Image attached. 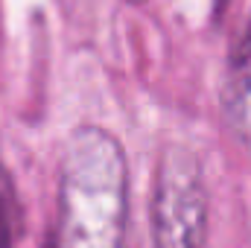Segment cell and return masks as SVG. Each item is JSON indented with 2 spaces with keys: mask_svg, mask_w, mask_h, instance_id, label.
Masks as SVG:
<instances>
[{
  "mask_svg": "<svg viewBox=\"0 0 251 248\" xmlns=\"http://www.w3.org/2000/svg\"><path fill=\"white\" fill-rule=\"evenodd\" d=\"M128 210V167L120 140L85 125L70 134L59 181V248H120Z\"/></svg>",
  "mask_w": 251,
  "mask_h": 248,
  "instance_id": "obj_1",
  "label": "cell"
},
{
  "mask_svg": "<svg viewBox=\"0 0 251 248\" xmlns=\"http://www.w3.org/2000/svg\"><path fill=\"white\" fill-rule=\"evenodd\" d=\"M155 248H204L207 187L199 158L184 146H170L155 173L152 190Z\"/></svg>",
  "mask_w": 251,
  "mask_h": 248,
  "instance_id": "obj_2",
  "label": "cell"
},
{
  "mask_svg": "<svg viewBox=\"0 0 251 248\" xmlns=\"http://www.w3.org/2000/svg\"><path fill=\"white\" fill-rule=\"evenodd\" d=\"M222 114L231 131L251 143V67H243L231 76V82L222 91Z\"/></svg>",
  "mask_w": 251,
  "mask_h": 248,
  "instance_id": "obj_3",
  "label": "cell"
},
{
  "mask_svg": "<svg viewBox=\"0 0 251 248\" xmlns=\"http://www.w3.org/2000/svg\"><path fill=\"white\" fill-rule=\"evenodd\" d=\"M12 219H15V207L9 196L0 193V248H12Z\"/></svg>",
  "mask_w": 251,
  "mask_h": 248,
  "instance_id": "obj_4",
  "label": "cell"
},
{
  "mask_svg": "<svg viewBox=\"0 0 251 248\" xmlns=\"http://www.w3.org/2000/svg\"><path fill=\"white\" fill-rule=\"evenodd\" d=\"M131 3H140V0H131Z\"/></svg>",
  "mask_w": 251,
  "mask_h": 248,
  "instance_id": "obj_5",
  "label": "cell"
}]
</instances>
